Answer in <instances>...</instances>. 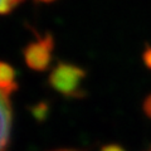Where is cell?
I'll return each instance as SVG.
<instances>
[{"label": "cell", "mask_w": 151, "mask_h": 151, "mask_svg": "<svg viewBox=\"0 0 151 151\" xmlns=\"http://www.w3.org/2000/svg\"><path fill=\"white\" fill-rule=\"evenodd\" d=\"M84 70L77 65L59 63L52 70L49 82L55 91L68 97H81Z\"/></svg>", "instance_id": "1"}, {"label": "cell", "mask_w": 151, "mask_h": 151, "mask_svg": "<svg viewBox=\"0 0 151 151\" xmlns=\"http://www.w3.org/2000/svg\"><path fill=\"white\" fill-rule=\"evenodd\" d=\"M52 50H53V39L48 34L27 47L24 52L25 62L32 69L44 70L50 63Z\"/></svg>", "instance_id": "2"}, {"label": "cell", "mask_w": 151, "mask_h": 151, "mask_svg": "<svg viewBox=\"0 0 151 151\" xmlns=\"http://www.w3.org/2000/svg\"><path fill=\"white\" fill-rule=\"evenodd\" d=\"M12 105L10 94L0 89V151H5L10 136Z\"/></svg>", "instance_id": "3"}, {"label": "cell", "mask_w": 151, "mask_h": 151, "mask_svg": "<svg viewBox=\"0 0 151 151\" xmlns=\"http://www.w3.org/2000/svg\"><path fill=\"white\" fill-rule=\"evenodd\" d=\"M0 89L9 94H12L17 89L14 69L3 62H0Z\"/></svg>", "instance_id": "4"}, {"label": "cell", "mask_w": 151, "mask_h": 151, "mask_svg": "<svg viewBox=\"0 0 151 151\" xmlns=\"http://www.w3.org/2000/svg\"><path fill=\"white\" fill-rule=\"evenodd\" d=\"M20 1L23 0H0V14L12 12Z\"/></svg>", "instance_id": "5"}, {"label": "cell", "mask_w": 151, "mask_h": 151, "mask_svg": "<svg viewBox=\"0 0 151 151\" xmlns=\"http://www.w3.org/2000/svg\"><path fill=\"white\" fill-rule=\"evenodd\" d=\"M142 110L145 112V115L151 119V94H149L147 97L145 98V101L142 103Z\"/></svg>", "instance_id": "6"}, {"label": "cell", "mask_w": 151, "mask_h": 151, "mask_svg": "<svg viewBox=\"0 0 151 151\" xmlns=\"http://www.w3.org/2000/svg\"><path fill=\"white\" fill-rule=\"evenodd\" d=\"M101 151H126L124 147H121V146L119 145H106L103 146V147L101 149Z\"/></svg>", "instance_id": "7"}, {"label": "cell", "mask_w": 151, "mask_h": 151, "mask_svg": "<svg viewBox=\"0 0 151 151\" xmlns=\"http://www.w3.org/2000/svg\"><path fill=\"white\" fill-rule=\"evenodd\" d=\"M144 62H145V64L151 69V48H149V49L144 53Z\"/></svg>", "instance_id": "8"}, {"label": "cell", "mask_w": 151, "mask_h": 151, "mask_svg": "<svg viewBox=\"0 0 151 151\" xmlns=\"http://www.w3.org/2000/svg\"><path fill=\"white\" fill-rule=\"evenodd\" d=\"M39 1H44V3H49V1H53V0H39Z\"/></svg>", "instance_id": "9"}, {"label": "cell", "mask_w": 151, "mask_h": 151, "mask_svg": "<svg viewBox=\"0 0 151 151\" xmlns=\"http://www.w3.org/2000/svg\"><path fill=\"white\" fill-rule=\"evenodd\" d=\"M58 151H78V150H58Z\"/></svg>", "instance_id": "10"}, {"label": "cell", "mask_w": 151, "mask_h": 151, "mask_svg": "<svg viewBox=\"0 0 151 151\" xmlns=\"http://www.w3.org/2000/svg\"><path fill=\"white\" fill-rule=\"evenodd\" d=\"M149 151H151V149H150V150H149Z\"/></svg>", "instance_id": "11"}]
</instances>
